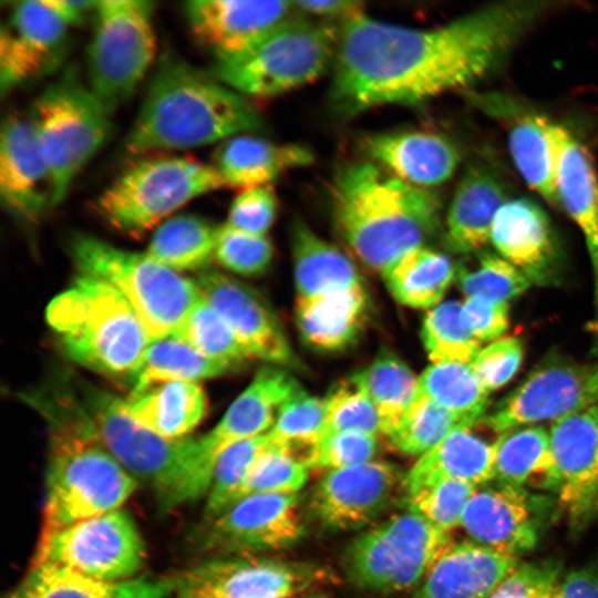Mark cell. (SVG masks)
<instances>
[{
  "label": "cell",
  "instance_id": "obj_1",
  "mask_svg": "<svg viewBox=\"0 0 598 598\" xmlns=\"http://www.w3.org/2000/svg\"><path fill=\"white\" fill-rule=\"evenodd\" d=\"M558 6L513 0L488 4L432 29L365 14L341 23L330 86L339 115L381 105H421L495 73L540 18Z\"/></svg>",
  "mask_w": 598,
  "mask_h": 598
},
{
  "label": "cell",
  "instance_id": "obj_2",
  "mask_svg": "<svg viewBox=\"0 0 598 598\" xmlns=\"http://www.w3.org/2000/svg\"><path fill=\"white\" fill-rule=\"evenodd\" d=\"M333 220L348 246L381 274L440 229L442 204L432 189L409 184L372 161L346 164L331 187Z\"/></svg>",
  "mask_w": 598,
  "mask_h": 598
},
{
  "label": "cell",
  "instance_id": "obj_3",
  "mask_svg": "<svg viewBox=\"0 0 598 598\" xmlns=\"http://www.w3.org/2000/svg\"><path fill=\"white\" fill-rule=\"evenodd\" d=\"M261 127L257 109L207 71L166 56L146 87L125 138L133 154L223 142Z\"/></svg>",
  "mask_w": 598,
  "mask_h": 598
},
{
  "label": "cell",
  "instance_id": "obj_4",
  "mask_svg": "<svg viewBox=\"0 0 598 598\" xmlns=\"http://www.w3.org/2000/svg\"><path fill=\"white\" fill-rule=\"evenodd\" d=\"M32 400L51 437L41 534L121 509L138 482L102 445L78 396Z\"/></svg>",
  "mask_w": 598,
  "mask_h": 598
},
{
  "label": "cell",
  "instance_id": "obj_5",
  "mask_svg": "<svg viewBox=\"0 0 598 598\" xmlns=\"http://www.w3.org/2000/svg\"><path fill=\"white\" fill-rule=\"evenodd\" d=\"M45 318L71 360L105 375L130 379L151 342L123 295L89 275L55 296Z\"/></svg>",
  "mask_w": 598,
  "mask_h": 598
},
{
  "label": "cell",
  "instance_id": "obj_6",
  "mask_svg": "<svg viewBox=\"0 0 598 598\" xmlns=\"http://www.w3.org/2000/svg\"><path fill=\"white\" fill-rule=\"evenodd\" d=\"M78 399L106 451L169 509L198 499L197 437L165 439L136 421L125 400L90 384Z\"/></svg>",
  "mask_w": 598,
  "mask_h": 598
},
{
  "label": "cell",
  "instance_id": "obj_7",
  "mask_svg": "<svg viewBox=\"0 0 598 598\" xmlns=\"http://www.w3.org/2000/svg\"><path fill=\"white\" fill-rule=\"evenodd\" d=\"M339 29L289 17L247 51L214 61L210 75L239 94L276 96L319 78L333 63Z\"/></svg>",
  "mask_w": 598,
  "mask_h": 598
},
{
  "label": "cell",
  "instance_id": "obj_8",
  "mask_svg": "<svg viewBox=\"0 0 598 598\" xmlns=\"http://www.w3.org/2000/svg\"><path fill=\"white\" fill-rule=\"evenodd\" d=\"M70 248L80 274L97 277L123 295L151 341L172 334L202 297L195 282L145 252L124 250L90 235L75 236Z\"/></svg>",
  "mask_w": 598,
  "mask_h": 598
},
{
  "label": "cell",
  "instance_id": "obj_9",
  "mask_svg": "<svg viewBox=\"0 0 598 598\" xmlns=\"http://www.w3.org/2000/svg\"><path fill=\"white\" fill-rule=\"evenodd\" d=\"M111 114L73 68L33 101L28 117L51 179V207L60 204L83 165L105 142Z\"/></svg>",
  "mask_w": 598,
  "mask_h": 598
},
{
  "label": "cell",
  "instance_id": "obj_10",
  "mask_svg": "<svg viewBox=\"0 0 598 598\" xmlns=\"http://www.w3.org/2000/svg\"><path fill=\"white\" fill-rule=\"evenodd\" d=\"M224 186L213 165L184 156H154L126 167L100 194L96 207L117 229L143 233L193 198Z\"/></svg>",
  "mask_w": 598,
  "mask_h": 598
},
{
  "label": "cell",
  "instance_id": "obj_11",
  "mask_svg": "<svg viewBox=\"0 0 598 598\" xmlns=\"http://www.w3.org/2000/svg\"><path fill=\"white\" fill-rule=\"evenodd\" d=\"M153 2L100 0L86 52L87 85L106 111L127 101L155 53Z\"/></svg>",
  "mask_w": 598,
  "mask_h": 598
},
{
  "label": "cell",
  "instance_id": "obj_12",
  "mask_svg": "<svg viewBox=\"0 0 598 598\" xmlns=\"http://www.w3.org/2000/svg\"><path fill=\"white\" fill-rule=\"evenodd\" d=\"M450 542V533L408 509L359 534L346 551V571L363 589L410 590Z\"/></svg>",
  "mask_w": 598,
  "mask_h": 598
},
{
  "label": "cell",
  "instance_id": "obj_13",
  "mask_svg": "<svg viewBox=\"0 0 598 598\" xmlns=\"http://www.w3.org/2000/svg\"><path fill=\"white\" fill-rule=\"evenodd\" d=\"M145 559L141 533L132 516L121 508L41 534L32 564L116 582L133 579Z\"/></svg>",
  "mask_w": 598,
  "mask_h": 598
},
{
  "label": "cell",
  "instance_id": "obj_14",
  "mask_svg": "<svg viewBox=\"0 0 598 598\" xmlns=\"http://www.w3.org/2000/svg\"><path fill=\"white\" fill-rule=\"evenodd\" d=\"M598 405V360L579 362L564 357H549L481 424L496 433L558 420L571 413Z\"/></svg>",
  "mask_w": 598,
  "mask_h": 598
},
{
  "label": "cell",
  "instance_id": "obj_15",
  "mask_svg": "<svg viewBox=\"0 0 598 598\" xmlns=\"http://www.w3.org/2000/svg\"><path fill=\"white\" fill-rule=\"evenodd\" d=\"M326 574L310 565L256 556L206 560L177 576L175 598H293Z\"/></svg>",
  "mask_w": 598,
  "mask_h": 598
},
{
  "label": "cell",
  "instance_id": "obj_16",
  "mask_svg": "<svg viewBox=\"0 0 598 598\" xmlns=\"http://www.w3.org/2000/svg\"><path fill=\"white\" fill-rule=\"evenodd\" d=\"M548 433L558 504L579 533L598 515V405L554 421Z\"/></svg>",
  "mask_w": 598,
  "mask_h": 598
},
{
  "label": "cell",
  "instance_id": "obj_17",
  "mask_svg": "<svg viewBox=\"0 0 598 598\" xmlns=\"http://www.w3.org/2000/svg\"><path fill=\"white\" fill-rule=\"evenodd\" d=\"M208 523L203 544L226 551L280 550L293 546L305 533L298 494L248 496Z\"/></svg>",
  "mask_w": 598,
  "mask_h": 598
},
{
  "label": "cell",
  "instance_id": "obj_18",
  "mask_svg": "<svg viewBox=\"0 0 598 598\" xmlns=\"http://www.w3.org/2000/svg\"><path fill=\"white\" fill-rule=\"evenodd\" d=\"M300 388L281 367L261 368L208 433L197 437V477L207 495L215 464L230 445L268 433L283 402Z\"/></svg>",
  "mask_w": 598,
  "mask_h": 598
},
{
  "label": "cell",
  "instance_id": "obj_19",
  "mask_svg": "<svg viewBox=\"0 0 598 598\" xmlns=\"http://www.w3.org/2000/svg\"><path fill=\"white\" fill-rule=\"evenodd\" d=\"M404 477L396 465L379 460L326 472L313 491L312 512L330 529L365 527L404 487Z\"/></svg>",
  "mask_w": 598,
  "mask_h": 598
},
{
  "label": "cell",
  "instance_id": "obj_20",
  "mask_svg": "<svg viewBox=\"0 0 598 598\" xmlns=\"http://www.w3.org/2000/svg\"><path fill=\"white\" fill-rule=\"evenodd\" d=\"M195 283L252 359L281 368L295 365V353L279 320L255 290L216 270L202 272Z\"/></svg>",
  "mask_w": 598,
  "mask_h": 598
},
{
  "label": "cell",
  "instance_id": "obj_21",
  "mask_svg": "<svg viewBox=\"0 0 598 598\" xmlns=\"http://www.w3.org/2000/svg\"><path fill=\"white\" fill-rule=\"evenodd\" d=\"M546 505L525 488L483 485L468 501L460 526L470 540L519 558L536 546Z\"/></svg>",
  "mask_w": 598,
  "mask_h": 598
},
{
  "label": "cell",
  "instance_id": "obj_22",
  "mask_svg": "<svg viewBox=\"0 0 598 598\" xmlns=\"http://www.w3.org/2000/svg\"><path fill=\"white\" fill-rule=\"evenodd\" d=\"M68 27L44 0L13 3L9 20L0 31L2 95L61 61Z\"/></svg>",
  "mask_w": 598,
  "mask_h": 598
},
{
  "label": "cell",
  "instance_id": "obj_23",
  "mask_svg": "<svg viewBox=\"0 0 598 598\" xmlns=\"http://www.w3.org/2000/svg\"><path fill=\"white\" fill-rule=\"evenodd\" d=\"M289 1L193 0L184 11L196 42L215 61L250 49L291 17Z\"/></svg>",
  "mask_w": 598,
  "mask_h": 598
},
{
  "label": "cell",
  "instance_id": "obj_24",
  "mask_svg": "<svg viewBox=\"0 0 598 598\" xmlns=\"http://www.w3.org/2000/svg\"><path fill=\"white\" fill-rule=\"evenodd\" d=\"M489 241L532 283L550 286L560 281L563 256L558 239L547 214L529 198H509L499 208Z\"/></svg>",
  "mask_w": 598,
  "mask_h": 598
},
{
  "label": "cell",
  "instance_id": "obj_25",
  "mask_svg": "<svg viewBox=\"0 0 598 598\" xmlns=\"http://www.w3.org/2000/svg\"><path fill=\"white\" fill-rule=\"evenodd\" d=\"M51 179L28 118L8 115L0 131V197L10 213L35 221L51 207Z\"/></svg>",
  "mask_w": 598,
  "mask_h": 598
},
{
  "label": "cell",
  "instance_id": "obj_26",
  "mask_svg": "<svg viewBox=\"0 0 598 598\" xmlns=\"http://www.w3.org/2000/svg\"><path fill=\"white\" fill-rule=\"evenodd\" d=\"M517 566L518 558L473 540L450 542L416 587L414 598H489Z\"/></svg>",
  "mask_w": 598,
  "mask_h": 598
},
{
  "label": "cell",
  "instance_id": "obj_27",
  "mask_svg": "<svg viewBox=\"0 0 598 598\" xmlns=\"http://www.w3.org/2000/svg\"><path fill=\"white\" fill-rule=\"evenodd\" d=\"M368 157L395 177L431 189L447 182L460 164V152L446 136L425 131L369 135L363 140Z\"/></svg>",
  "mask_w": 598,
  "mask_h": 598
},
{
  "label": "cell",
  "instance_id": "obj_28",
  "mask_svg": "<svg viewBox=\"0 0 598 598\" xmlns=\"http://www.w3.org/2000/svg\"><path fill=\"white\" fill-rule=\"evenodd\" d=\"M557 143L556 195L581 231L589 254L598 312V175L592 158L567 128L555 123Z\"/></svg>",
  "mask_w": 598,
  "mask_h": 598
},
{
  "label": "cell",
  "instance_id": "obj_29",
  "mask_svg": "<svg viewBox=\"0 0 598 598\" xmlns=\"http://www.w3.org/2000/svg\"><path fill=\"white\" fill-rule=\"evenodd\" d=\"M496 172L483 164L470 166L460 179L445 216V244L455 252L481 251L493 220L508 200Z\"/></svg>",
  "mask_w": 598,
  "mask_h": 598
},
{
  "label": "cell",
  "instance_id": "obj_30",
  "mask_svg": "<svg viewBox=\"0 0 598 598\" xmlns=\"http://www.w3.org/2000/svg\"><path fill=\"white\" fill-rule=\"evenodd\" d=\"M312 152L298 144H277L249 134L223 141L214 167L225 186L247 189L271 185L285 172L310 165Z\"/></svg>",
  "mask_w": 598,
  "mask_h": 598
},
{
  "label": "cell",
  "instance_id": "obj_31",
  "mask_svg": "<svg viewBox=\"0 0 598 598\" xmlns=\"http://www.w3.org/2000/svg\"><path fill=\"white\" fill-rule=\"evenodd\" d=\"M295 302L367 287L353 261L302 221L292 227Z\"/></svg>",
  "mask_w": 598,
  "mask_h": 598
},
{
  "label": "cell",
  "instance_id": "obj_32",
  "mask_svg": "<svg viewBox=\"0 0 598 598\" xmlns=\"http://www.w3.org/2000/svg\"><path fill=\"white\" fill-rule=\"evenodd\" d=\"M176 584L177 576L106 582L65 568L32 564L4 598H166L174 594Z\"/></svg>",
  "mask_w": 598,
  "mask_h": 598
},
{
  "label": "cell",
  "instance_id": "obj_33",
  "mask_svg": "<svg viewBox=\"0 0 598 598\" xmlns=\"http://www.w3.org/2000/svg\"><path fill=\"white\" fill-rule=\"evenodd\" d=\"M495 104V103H493ZM494 114L509 117L508 146L517 171L526 184L549 204L558 206L555 175L557 143L555 123L549 118L520 111L512 104H495Z\"/></svg>",
  "mask_w": 598,
  "mask_h": 598
},
{
  "label": "cell",
  "instance_id": "obj_34",
  "mask_svg": "<svg viewBox=\"0 0 598 598\" xmlns=\"http://www.w3.org/2000/svg\"><path fill=\"white\" fill-rule=\"evenodd\" d=\"M370 311L367 287L295 303L296 326L303 342L320 352H338L360 337Z\"/></svg>",
  "mask_w": 598,
  "mask_h": 598
},
{
  "label": "cell",
  "instance_id": "obj_35",
  "mask_svg": "<svg viewBox=\"0 0 598 598\" xmlns=\"http://www.w3.org/2000/svg\"><path fill=\"white\" fill-rule=\"evenodd\" d=\"M125 404L141 424L165 439L178 440L203 420L207 396L197 382L169 381L131 392Z\"/></svg>",
  "mask_w": 598,
  "mask_h": 598
},
{
  "label": "cell",
  "instance_id": "obj_36",
  "mask_svg": "<svg viewBox=\"0 0 598 598\" xmlns=\"http://www.w3.org/2000/svg\"><path fill=\"white\" fill-rule=\"evenodd\" d=\"M439 478L458 480L476 487L486 485L494 478V443L475 434L473 427L457 429L417 457L405 474L404 487Z\"/></svg>",
  "mask_w": 598,
  "mask_h": 598
},
{
  "label": "cell",
  "instance_id": "obj_37",
  "mask_svg": "<svg viewBox=\"0 0 598 598\" xmlns=\"http://www.w3.org/2000/svg\"><path fill=\"white\" fill-rule=\"evenodd\" d=\"M456 268L443 252L420 246L406 251L380 275L399 303L427 311L442 302L456 277Z\"/></svg>",
  "mask_w": 598,
  "mask_h": 598
},
{
  "label": "cell",
  "instance_id": "obj_38",
  "mask_svg": "<svg viewBox=\"0 0 598 598\" xmlns=\"http://www.w3.org/2000/svg\"><path fill=\"white\" fill-rule=\"evenodd\" d=\"M495 483L525 488L533 486L556 494L549 454V433L543 426L507 430L494 442Z\"/></svg>",
  "mask_w": 598,
  "mask_h": 598
},
{
  "label": "cell",
  "instance_id": "obj_39",
  "mask_svg": "<svg viewBox=\"0 0 598 598\" xmlns=\"http://www.w3.org/2000/svg\"><path fill=\"white\" fill-rule=\"evenodd\" d=\"M234 370L231 365L207 358L184 340L168 334L150 342L130 380L132 392H136L161 382H197Z\"/></svg>",
  "mask_w": 598,
  "mask_h": 598
},
{
  "label": "cell",
  "instance_id": "obj_40",
  "mask_svg": "<svg viewBox=\"0 0 598 598\" xmlns=\"http://www.w3.org/2000/svg\"><path fill=\"white\" fill-rule=\"evenodd\" d=\"M471 363L439 362L417 375L414 399H425L477 425L486 415L489 398Z\"/></svg>",
  "mask_w": 598,
  "mask_h": 598
},
{
  "label": "cell",
  "instance_id": "obj_41",
  "mask_svg": "<svg viewBox=\"0 0 598 598\" xmlns=\"http://www.w3.org/2000/svg\"><path fill=\"white\" fill-rule=\"evenodd\" d=\"M217 231L203 217L176 215L158 225L145 254L175 271L200 269L214 258Z\"/></svg>",
  "mask_w": 598,
  "mask_h": 598
},
{
  "label": "cell",
  "instance_id": "obj_42",
  "mask_svg": "<svg viewBox=\"0 0 598 598\" xmlns=\"http://www.w3.org/2000/svg\"><path fill=\"white\" fill-rule=\"evenodd\" d=\"M351 379L371 400L380 419L382 435L388 437L399 426L414 399L417 375L401 358L384 352Z\"/></svg>",
  "mask_w": 598,
  "mask_h": 598
},
{
  "label": "cell",
  "instance_id": "obj_43",
  "mask_svg": "<svg viewBox=\"0 0 598 598\" xmlns=\"http://www.w3.org/2000/svg\"><path fill=\"white\" fill-rule=\"evenodd\" d=\"M421 339L431 363H472L481 349L456 300L442 301L425 312Z\"/></svg>",
  "mask_w": 598,
  "mask_h": 598
},
{
  "label": "cell",
  "instance_id": "obj_44",
  "mask_svg": "<svg viewBox=\"0 0 598 598\" xmlns=\"http://www.w3.org/2000/svg\"><path fill=\"white\" fill-rule=\"evenodd\" d=\"M172 334L203 355L225 362L235 370L252 359L225 320L203 297Z\"/></svg>",
  "mask_w": 598,
  "mask_h": 598
},
{
  "label": "cell",
  "instance_id": "obj_45",
  "mask_svg": "<svg viewBox=\"0 0 598 598\" xmlns=\"http://www.w3.org/2000/svg\"><path fill=\"white\" fill-rule=\"evenodd\" d=\"M476 425L425 399H413L399 426L386 439L400 453L425 454L448 434Z\"/></svg>",
  "mask_w": 598,
  "mask_h": 598
},
{
  "label": "cell",
  "instance_id": "obj_46",
  "mask_svg": "<svg viewBox=\"0 0 598 598\" xmlns=\"http://www.w3.org/2000/svg\"><path fill=\"white\" fill-rule=\"evenodd\" d=\"M324 414V398L312 395L300 386L279 409L269 433L275 444L300 458L298 451L302 450L307 458L322 437Z\"/></svg>",
  "mask_w": 598,
  "mask_h": 598
},
{
  "label": "cell",
  "instance_id": "obj_47",
  "mask_svg": "<svg viewBox=\"0 0 598 598\" xmlns=\"http://www.w3.org/2000/svg\"><path fill=\"white\" fill-rule=\"evenodd\" d=\"M272 444L270 433L240 441L218 457L205 503V517L215 518L234 504L250 467Z\"/></svg>",
  "mask_w": 598,
  "mask_h": 598
},
{
  "label": "cell",
  "instance_id": "obj_48",
  "mask_svg": "<svg viewBox=\"0 0 598 598\" xmlns=\"http://www.w3.org/2000/svg\"><path fill=\"white\" fill-rule=\"evenodd\" d=\"M405 488L408 509L450 533L460 526L476 486L453 478H439Z\"/></svg>",
  "mask_w": 598,
  "mask_h": 598
},
{
  "label": "cell",
  "instance_id": "obj_49",
  "mask_svg": "<svg viewBox=\"0 0 598 598\" xmlns=\"http://www.w3.org/2000/svg\"><path fill=\"white\" fill-rule=\"evenodd\" d=\"M308 474L302 458L272 440L271 446L250 467L234 503L254 495L298 494Z\"/></svg>",
  "mask_w": 598,
  "mask_h": 598
},
{
  "label": "cell",
  "instance_id": "obj_50",
  "mask_svg": "<svg viewBox=\"0 0 598 598\" xmlns=\"http://www.w3.org/2000/svg\"><path fill=\"white\" fill-rule=\"evenodd\" d=\"M455 280L466 297L478 296L507 303L532 283L514 265L487 251L480 254L476 268L457 267Z\"/></svg>",
  "mask_w": 598,
  "mask_h": 598
},
{
  "label": "cell",
  "instance_id": "obj_51",
  "mask_svg": "<svg viewBox=\"0 0 598 598\" xmlns=\"http://www.w3.org/2000/svg\"><path fill=\"white\" fill-rule=\"evenodd\" d=\"M324 402L321 440L340 432L382 435L380 419L371 400L351 378L332 390L324 398Z\"/></svg>",
  "mask_w": 598,
  "mask_h": 598
},
{
  "label": "cell",
  "instance_id": "obj_52",
  "mask_svg": "<svg viewBox=\"0 0 598 598\" xmlns=\"http://www.w3.org/2000/svg\"><path fill=\"white\" fill-rule=\"evenodd\" d=\"M214 258L234 274L258 276L270 267L274 247L267 236L246 234L224 224L218 227Z\"/></svg>",
  "mask_w": 598,
  "mask_h": 598
},
{
  "label": "cell",
  "instance_id": "obj_53",
  "mask_svg": "<svg viewBox=\"0 0 598 598\" xmlns=\"http://www.w3.org/2000/svg\"><path fill=\"white\" fill-rule=\"evenodd\" d=\"M379 436L362 432H340L322 439L308 454L310 470L327 472L355 466L374 460Z\"/></svg>",
  "mask_w": 598,
  "mask_h": 598
},
{
  "label": "cell",
  "instance_id": "obj_54",
  "mask_svg": "<svg viewBox=\"0 0 598 598\" xmlns=\"http://www.w3.org/2000/svg\"><path fill=\"white\" fill-rule=\"evenodd\" d=\"M271 185L243 189L231 202L226 225L250 235L267 236L277 215Z\"/></svg>",
  "mask_w": 598,
  "mask_h": 598
},
{
  "label": "cell",
  "instance_id": "obj_55",
  "mask_svg": "<svg viewBox=\"0 0 598 598\" xmlns=\"http://www.w3.org/2000/svg\"><path fill=\"white\" fill-rule=\"evenodd\" d=\"M523 358L522 341L515 337H506L480 349L471 365L486 391L492 392L512 380L519 370Z\"/></svg>",
  "mask_w": 598,
  "mask_h": 598
},
{
  "label": "cell",
  "instance_id": "obj_56",
  "mask_svg": "<svg viewBox=\"0 0 598 598\" xmlns=\"http://www.w3.org/2000/svg\"><path fill=\"white\" fill-rule=\"evenodd\" d=\"M561 564L545 559L517 566L489 598H551L560 580Z\"/></svg>",
  "mask_w": 598,
  "mask_h": 598
},
{
  "label": "cell",
  "instance_id": "obj_57",
  "mask_svg": "<svg viewBox=\"0 0 598 598\" xmlns=\"http://www.w3.org/2000/svg\"><path fill=\"white\" fill-rule=\"evenodd\" d=\"M462 313L468 329L480 342L499 339L509 324L507 302L471 296L462 303Z\"/></svg>",
  "mask_w": 598,
  "mask_h": 598
},
{
  "label": "cell",
  "instance_id": "obj_58",
  "mask_svg": "<svg viewBox=\"0 0 598 598\" xmlns=\"http://www.w3.org/2000/svg\"><path fill=\"white\" fill-rule=\"evenodd\" d=\"M557 598H598V560L568 571L556 588Z\"/></svg>",
  "mask_w": 598,
  "mask_h": 598
},
{
  "label": "cell",
  "instance_id": "obj_59",
  "mask_svg": "<svg viewBox=\"0 0 598 598\" xmlns=\"http://www.w3.org/2000/svg\"><path fill=\"white\" fill-rule=\"evenodd\" d=\"M292 6L309 16L340 19L341 23L364 14V4L357 0L295 1Z\"/></svg>",
  "mask_w": 598,
  "mask_h": 598
},
{
  "label": "cell",
  "instance_id": "obj_60",
  "mask_svg": "<svg viewBox=\"0 0 598 598\" xmlns=\"http://www.w3.org/2000/svg\"><path fill=\"white\" fill-rule=\"evenodd\" d=\"M44 2L68 24L83 22L89 12H94L97 1L44 0Z\"/></svg>",
  "mask_w": 598,
  "mask_h": 598
},
{
  "label": "cell",
  "instance_id": "obj_61",
  "mask_svg": "<svg viewBox=\"0 0 598 598\" xmlns=\"http://www.w3.org/2000/svg\"><path fill=\"white\" fill-rule=\"evenodd\" d=\"M592 328H595L596 330H598V322H597V323H594V324H592Z\"/></svg>",
  "mask_w": 598,
  "mask_h": 598
},
{
  "label": "cell",
  "instance_id": "obj_62",
  "mask_svg": "<svg viewBox=\"0 0 598 598\" xmlns=\"http://www.w3.org/2000/svg\"><path fill=\"white\" fill-rule=\"evenodd\" d=\"M556 588H557V587H556ZM551 598H557V596H556V589H555V592H554V595H553Z\"/></svg>",
  "mask_w": 598,
  "mask_h": 598
},
{
  "label": "cell",
  "instance_id": "obj_63",
  "mask_svg": "<svg viewBox=\"0 0 598 598\" xmlns=\"http://www.w3.org/2000/svg\"><path fill=\"white\" fill-rule=\"evenodd\" d=\"M312 598H321V597H312Z\"/></svg>",
  "mask_w": 598,
  "mask_h": 598
}]
</instances>
